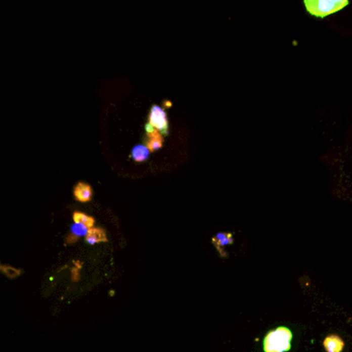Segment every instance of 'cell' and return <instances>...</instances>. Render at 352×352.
<instances>
[{"mask_svg": "<svg viewBox=\"0 0 352 352\" xmlns=\"http://www.w3.org/2000/svg\"><path fill=\"white\" fill-rule=\"evenodd\" d=\"M92 195H93V189L91 188L90 185L84 182L78 183L73 188V196L78 200V202H81V203L90 202V200L92 199Z\"/></svg>", "mask_w": 352, "mask_h": 352, "instance_id": "8992f818", "label": "cell"}, {"mask_svg": "<svg viewBox=\"0 0 352 352\" xmlns=\"http://www.w3.org/2000/svg\"><path fill=\"white\" fill-rule=\"evenodd\" d=\"M150 151L146 145H137L133 148L131 158L137 162H144L149 158Z\"/></svg>", "mask_w": 352, "mask_h": 352, "instance_id": "9c48e42d", "label": "cell"}, {"mask_svg": "<svg viewBox=\"0 0 352 352\" xmlns=\"http://www.w3.org/2000/svg\"><path fill=\"white\" fill-rule=\"evenodd\" d=\"M307 12L315 18H325L331 16L349 5L348 0H305Z\"/></svg>", "mask_w": 352, "mask_h": 352, "instance_id": "6da1fadb", "label": "cell"}, {"mask_svg": "<svg viewBox=\"0 0 352 352\" xmlns=\"http://www.w3.org/2000/svg\"><path fill=\"white\" fill-rule=\"evenodd\" d=\"M146 131H147V145L146 147L149 149V151H157L163 146V137L160 133H158L156 129L152 128L150 125H146Z\"/></svg>", "mask_w": 352, "mask_h": 352, "instance_id": "277c9868", "label": "cell"}, {"mask_svg": "<svg viewBox=\"0 0 352 352\" xmlns=\"http://www.w3.org/2000/svg\"><path fill=\"white\" fill-rule=\"evenodd\" d=\"M86 241L90 245H95L100 242H107L108 238L105 230L100 228H94L93 226V228L89 229L86 235Z\"/></svg>", "mask_w": 352, "mask_h": 352, "instance_id": "52a82bcc", "label": "cell"}, {"mask_svg": "<svg viewBox=\"0 0 352 352\" xmlns=\"http://www.w3.org/2000/svg\"><path fill=\"white\" fill-rule=\"evenodd\" d=\"M291 332L284 326L270 332L265 339L266 352H285L290 348Z\"/></svg>", "mask_w": 352, "mask_h": 352, "instance_id": "7a4b0ae2", "label": "cell"}, {"mask_svg": "<svg viewBox=\"0 0 352 352\" xmlns=\"http://www.w3.org/2000/svg\"><path fill=\"white\" fill-rule=\"evenodd\" d=\"M89 229L86 225L81 223H73L70 228V233L65 239V245H72L75 242H78L80 238L86 237Z\"/></svg>", "mask_w": 352, "mask_h": 352, "instance_id": "5b68a950", "label": "cell"}, {"mask_svg": "<svg viewBox=\"0 0 352 352\" xmlns=\"http://www.w3.org/2000/svg\"><path fill=\"white\" fill-rule=\"evenodd\" d=\"M148 125L156 129L161 135H168V120L166 117V113L159 106L155 105L151 108Z\"/></svg>", "mask_w": 352, "mask_h": 352, "instance_id": "3957f363", "label": "cell"}, {"mask_svg": "<svg viewBox=\"0 0 352 352\" xmlns=\"http://www.w3.org/2000/svg\"><path fill=\"white\" fill-rule=\"evenodd\" d=\"M324 348L328 352H341L344 348L343 340L336 335H331L326 337L323 342Z\"/></svg>", "mask_w": 352, "mask_h": 352, "instance_id": "ba28073f", "label": "cell"}, {"mask_svg": "<svg viewBox=\"0 0 352 352\" xmlns=\"http://www.w3.org/2000/svg\"><path fill=\"white\" fill-rule=\"evenodd\" d=\"M72 219H73V222L74 223H81V224H84L86 225L88 229H91L94 226V223H95V219L93 217H90L82 212H74L73 213V216H72Z\"/></svg>", "mask_w": 352, "mask_h": 352, "instance_id": "30bf717a", "label": "cell"}, {"mask_svg": "<svg viewBox=\"0 0 352 352\" xmlns=\"http://www.w3.org/2000/svg\"><path fill=\"white\" fill-rule=\"evenodd\" d=\"M0 269H2V271L5 272L8 276H12V277H16V276L19 275V272L17 270H15L14 268H11V267L0 266Z\"/></svg>", "mask_w": 352, "mask_h": 352, "instance_id": "8fae6325", "label": "cell"}]
</instances>
